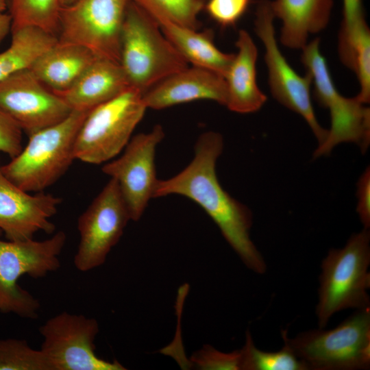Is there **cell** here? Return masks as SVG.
I'll return each instance as SVG.
<instances>
[{"label": "cell", "mask_w": 370, "mask_h": 370, "mask_svg": "<svg viewBox=\"0 0 370 370\" xmlns=\"http://www.w3.org/2000/svg\"><path fill=\"white\" fill-rule=\"evenodd\" d=\"M223 149V138L219 133H203L196 142L190 164L173 177L158 180L153 197L180 195L197 203L245 265L256 273L264 274L266 262L250 238L252 212L226 192L217 177L216 162Z\"/></svg>", "instance_id": "1"}, {"label": "cell", "mask_w": 370, "mask_h": 370, "mask_svg": "<svg viewBox=\"0 0 370 370\" xmlns=\"http://www.w3.org/2000/svg\"><path fill=\"white\" fill-rule=\"evenodd\" d=\"M119 64L130 86L143 95L164 78L188 66L156 21L131 1L122 27Z\"/></svg>", "instance_id": "2"}, {"label": "cell", "mask_w": 370, "mask_h": 370, "mask_svg": "<svg viewBox=\"0 0 370 370\" xmlns=\"http://www.w3.org/2000/svg\"><path fill=\"white\" fill-rule=\"evenodd\" d=\"M370 232L352 234L341 249H331L321 262L316 315L324 328L336 312L370 308Z\"/></svg>", "instance_id": "3"}, {"label": "cell", "mask_w": 370, "mask_h": 370, "mask_svg": "<svg viewBox=\"0 0 370 370\" xmlns=\"http://www.w3.org/2000/svg\"><path fill=\"white\" fill-rule=\"evenodd\" d=\"M88 112L73 110L64 120L29 135L21 152L1 165L3 173L28 193L51 186L75 159L76 136Z\"/></svg>", "instance_id": "4"}, {"label": "cell", "mask_w": 370, "mask_h": 370, "mask_svg": "<svg viewBox=\"0 0 370 370\" xmlns=\"http://www.w3.org/2000/svg\"><path fill=\"white\" fill-rule=\"evenodd\" d=\"M284 343L307 370H361L370 367V308L356 310L336 327L314 329L289 338Z\"/></svg>", "instance_id": "5"}, {"label": "cell", "mask_w": 370, "mask_h": 370, "mask_svg": "<svg viewBox=\"0 0 370 370\" xmlns=\"http://www.w3.org/2000/svg\"><path fill=\"white\" fill-rule=\"evenodd\" d=\"M319 44L320 39L316 38L301 49V61L311 76L314 98L320 106L329 110L331 118L326 138L318 145L312 157L328 155L342 143H354L365 153L370 143V109L357 96L345 97L340 94Z\"/></svg>", "instance_id": "6"}, {"label": "cell", "mask_w": 370, "mask_h": 370, "mask_svg": "<svg viewBox=\"0 0 370 370\" xmlns=\"http://www.w3.org/2000/svg\"><path fill=\"white\" fill-rule=\"evenodd\" d=\"M66 240L63 231L43 241L0 240V312L36 319L40 304L18 280L24 275L37 279L57 271Z\"/></svg>", "instance_id": "7"}, {"label": "cell", "mask_w": 370, "mask_h": 370, "mask_svg": "<svg viewBox=\"0 0 370 370\" xmlns=\"http://www.w3.org/2000/svg\"><path fill=\"white\" fill-rule=\"evenodd\" d=\"M147 109L143 94L130 87L90 110L76 136L75 159L99 164L116 157L129 143Z\"/></svg>", "instance_id": "8"}, {"label": "cell", "mask_w": 370, "mask_h": 370, "mask_svg": "<svg viewBox=\"0 0 370 370\" xmlns=\"http://www.w3.org/2000/svg\"><path fill=\"white\" fill-rule=\"evenodd\" d=\"M130 0H77L62 8L58 40L82 45L97 58L120 61L123 23Z\"/></svg>", "instance_id": "9"}, {"label": "cell", "mask_w": 370, "mask_h": 370, "mask_svg": "<svg viewBox=\"0 0 370 370\" xmlns=\"http://www.w3.org/2000/svg\"><path fill=\"white\" fill-rule=\"evenodd\" d=\"M274 19L269 1H260L255 13L254 27L264 47L271 92L279 103L303 117L320 145L325 140L328 130L321 127L315 116L311 76L308 72L304 76L299 75L282 55L276 40Z\"/></svg>", "instance_id": "10"}, {"label": "cell", "mask_w": 370, "mask_h": 370, "mask_svg": "<svg viewBox=\"0 0 370 370\" xmlns=\"http://www.w3.org/2000/svg\"><path fill=\"white\" fill-rule=\"evenodd\" d=\"M39 330L43 337L40 350L51 370L126 369L117 360H105L95 354L94 341L99 330L95 319L62 312Z\"/></svg>", "instance_id": "11"}, {"label": "cell", "mask_w": 370, "mask_h": 370, "mask_svg": "<svg viewBox=\"0 0 370 370\" xmlns=\"http://www.w3.org/2000/svg\"><path fill=\"white\" fill-rule=\"evenodd\" d=\"M131 220L117 182L110 178L77 220L79 243L74 265L82 272L102 265Z\"/></svg>", "instance_id": "12"}, {"label": "cell", "mask_w": 370, "mask_h": 370, "mask_svg": "<svg viewBox=\"0 0 370 370\" xmlns=\"http://www.w3.org/2000/svg\"><path fill=\"white\" fill-rule=\"evenodd\" d=\"M164 137L163 127L157 124L149 132L134 136L119 158L101 168L105 174L117 182L132 221L140 219L149 201L153 197L158 182L156 149Z\"/></svg>", "instance_id": "13"}, {"label": "cell", "mask_w": 370, "mask_h": 370, "mask_svg": "<svg viewBox=\"0 0 370 370\" xmlns=\"http://www.w3.org/2000/svg\"><path fill=\"white\" fill-rule=\"evenodd\" d=\"M0 108L29 136L59 123L73 111L29 69L0 81Z\"/></svg>", "instance_id": "14"}, {"label": "cell", "mask_w": 370, "mask_h": 370, "mask_svg": "<svg viewBox=\"0 0 370 370\" xmlns=\"http://www.w3.org/2000/svg\"><path fill=\"white\" fill-rule=\"evenodd\" d=\"M61 202L51 194L30 195L21 189L3 173L0 162V230L8 241L32 239L40 231L53 233L55 225L50 219Z\"/></svg>", "instance_id": "15"}, {"label": "cell", "mask_w": 370, "mask_h": 370, "mask_svg": "<svg viewBox=\"0 0 370 370\" xmlns=\"http://www.w3.org/2000/svg\"><path fill=\"white\" fill-rule=\"evenodd\" d=\"M147 108L160 110L197 100H210L225 106L224 77L206 69L192 66L158 82L143 95Z\"/></svg>", "instance_id": "16"}, {"label": "cell", "mask_w": 370, "mask_h": 370, "mask_svg": "<svg viewBox=\"0 0 370 370\" xmlns=\"http://www.w3.org/2000/svg\"><path fill=\"white\" fill-rule=\"evenodd\" d=\"M236 46L237 53H234L224 77L227 86L225 106L237 113L255 112L263 106L267 99L257 84L258 49L245 29L239 30Z\"/></svg>", "instance_id": "17"}, {"label": "cell", "mask_w": 370, "mask_h": 370, "mask_svg": "<svg viewBox=\"0 0 370 370\" xmlns=\"http://www.w3.org/2000/svg\"><path fill=\"white\" fill-rule=\"evenodd\" d=\"M129 88L119 62L97 58L70 88L54 92L73 110L89 112Z\"/></svg>", "instance_id": "18"}, {"label": "cell", "mask_w": 370, "mask_h": 370, "mask_svg": "<svg viewBox=\"0 0 370 370\" xmlns=\"http://www.w3.org/2000/svg\"><path fill=\"white\" fill-rule=\"evenodd\" d=\"M272 13L282 21L281 43L301 49L310 35L323 30L329 23L334 0L269 1Z\"/></svg>", "instance_id": "19"}, {"label": "cell", "mask_w": 370, "mask_h": 370, "mask_svg": "<svg viewBox=\"0 0 370 370\" xmlns=\"http://www.w3.org/2000/svg\"><path fill=\"white\" fill-rule=\"evenodd\" d=\"M97 58L82 45L58 40L29 69L49 89L61 92L70 88Z\"/></svg>", "instance_id": "20"}, {"label": "cell", "mask_w": 370, "mask_h": 370, "mask_svg": "<svg viewBox=\"0 0 370 370\" xmlns=\"http://www.w3.org/2000/svg\"><path fill=\"white\" fill-rule=\"evenodd\" d=\"M153 18L164 35L188 63L225 77L234 53H225L219 49L214 44L211 30L198 32L164 17Z\"/></svg>", "instance_id": "21"}, {"label": "cell", "mask_w": 370, "mask_h": 370, "mask_svg": "<svg viewBox=\"0 0 370 370\" xmlns=\"http://www.w3.org/2000/svg\"><path fill=\"white\" fill-rule=\"evenodd\" d=\"M57 41L56 36L36 27L12 32L10 47L0 53V81L16 71L29 69Z\"/></svg>", "instance_id": "22"}, {"label": "cell", "mask_w": 370, "mask_h": 370, "mask_svg": "<svg viewBox=\"0 0 370 370\" xmlns=\"http://www.w3.org/2000/svg\"><path fill=\"white\" fill-rule=\"evenodd\" d=\"M12 17L11 32L36 27L57 37L61 0H7Z\"/></svg>", "instance_id": "23"}, {"label": "cell", "mask_w": 370, "mask_h": 370, "mask_svg": "<svg viewBox=\"0 0 370 370\" xmlns=\"http://www.w3.org/2000/svg\"><path fill=\"white\" fill-rule=\"evenodd\" d=\"M241 352L242 370H307L304 363L285 343L277 352H265L257 348L248 330Z\"/></svg>", "instance_id": "24"}, {"label": "cell", "mask_w": 370, "mask_h": 370, "mask_svg": "<svg viewBox=\"0 0 370 370\" xmlns=\"http://www.w3.org/2000/svg\"><path fill=\"white\" fill-rule=\"evenodd\" d=\"M151 16H161L178 25L198 30L199 15L204 4L198 0H130Z\"/></svg>", "instance_id": "25"}, {"label": "cell", "mask_w": 370, "mask_h": 370, "mask_svg": "<svg viewBox=\"0 0 370 370\" xmlns=\"http://www.w3.org/2000/svg\"><path fill=\"white\" fill-rule=\"evenodd\" d=\"M0 370H51L47 358L25 340L0 339Z\"/></svg>", "instance_id": "26"}, {"label": "cell", "mask_w": 370, "mask_h": 370, "mask_svg": "<svg viewBox=\"0 0 370 370\" xmlns=\"http://www.w3.org/2000/svg\"><path fill=\"white\" fill-rule=\"evenodd\" d=\"M349 69L354 71L360 84L356 95L364 104L370 101V30L364 27L354 39L351 51Z\"/></svg>", "instance_id": "27"}, {"label": "cell", "mask_w": 370, "mask_h": 370, "mask_svg": "<svg viewBox=\"0 0 370 370\" xmlns=\"http://www.w3.org/2000/svg\"><path fill=\"white\" fill-rule=\"evenodd\" d=\"M192 366L201 370H242V352L219 351L210 345H205L190 357Z\"/></svg>", "instance_id": "28"}, {"label": "cell", "mask_w": 370, "mask_h": 370, "mask_svg": "<svg viewBox=\"0 0 370 370\" xmlns=\"http://www.w3.org/2000/svg\"><path fill=\"white\" fill-rule=\"evenodd\" d=\"M253 0H207L204 8L210 17L223 27L234 25Z\"/></svg>", "instance_id": "29"}, {"label": "cell", "mask_w": 370, "mask_h": 370, "mask_svg": "<svg viewBox=\"0 0 370 370\" xmlns=\"http://www.w3.org/2000/svg\"><path fill=\"white\" fill-rule=\"evenodd\" d=\"M343 21L338 36V47H347L354 36L365 25L362 0H343Z\"/></svg>", "instance_id": "30"}, {"label": "cell", "mask_w": 370, "mask_h": 370, "mask_svg": "<svg viewBox=\"0 0 370 370\" xmlns=\"http://www.w3.org/2000/svg\"><path fill=\"white\" fill-rule=\"evenodd\" d=\"M23 130L18 123L0 108V152L11 159L22 150Z\"/></svg>", "instance_id": "31"}, {"label": "cell", "mask_w": 370, "mask_h": 370, "mask_svg": "<svg viewBox=\"0 0 370 370\" xmlns=\"http://www.w3.org/2000/svg\"><path fill=\"white\" fill-rule=\"evenodd\" d=\"M356 212L364 228L370 227V169L367 166L357 182Z\"/></svg>", "instance_id": "32"}, {"label": "cell", "mask_w": 370, "mask_h": 370, "mask_svg": "<svg viewBox=\"0 0 370 370\" xmlns=\"http://www.w3.org/2000/svg\"><path fill=\"white\" fill-rule=\"evenodd\" d=\"M12 17L5 12H0V43L11 30Z\"/></svg>", "instance_id": "33"}, {"label": "cell", "mask_w": 370, "mask_h": 370, "mask_svg": "<svg viewBox=\"0 0 370 370\" xmlns=\"http://www.w3.org/2000/svg\"><path fill=\"white\" fill-rule=\"evenodd\" d=\"M8 8L6 0H0V12H5Z\"/></svg>", "instance_id": "34"}, {"label": "cell", "mask_w": 370, "mask_h": 370, "mask_svg": "<svg viewBox=\"0 0 370 370\" xmlns=\"http://www.w3.org/2000/svg\"><path fill=\"white\" fill-rule=\"evenodd\" d=\"M77 0H61L62 6H67L73 3Z\"/></svg>", "instance_id": "35"}, {"label": "cell", "mask_w": 370, "mask_h": 370, "mask_svg": "<svg viewBox=\"0 0 370 370\" xmlns=\"http://www.w3.org/2000/svg\"><path fill=\"white\" fill-rule=\"evenodd\" d=\"M199 1L201 2L202 3H205V2L207 1V0H198Z\"/></svg>", "instance_id": "36"}, {"label": "cell", "mask_w": 370, "mask_h": 370, "mask_svg": "<svg viewBox=\"0 0 370 370\" xmlns=\"http://www.w3.org/2000/svg\"><path fill=\"white\" fill-rule=\"evenodd\" d=\"M7 1V0H6Z\"/></svg>", "instance_id": "37"}]
</instances>
